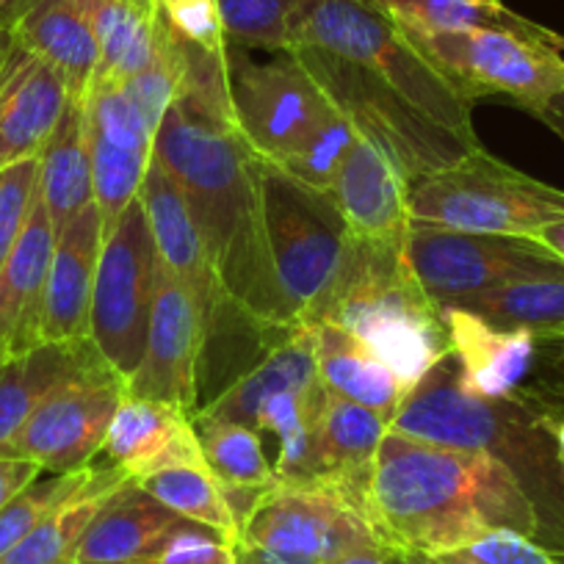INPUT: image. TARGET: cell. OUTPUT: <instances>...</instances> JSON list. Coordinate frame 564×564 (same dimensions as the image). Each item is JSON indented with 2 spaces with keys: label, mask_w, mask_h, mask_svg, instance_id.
<instances>
[{
  "label": "cell",
  "mask_w": 564,
  "mask_h": 564,
  "mask_svg": "<svg viewBox=\"0 0 564 564\" xmlns=\"http://www.w3.org/2000/svg\"><path fill=\"white\" fill-rule=\"evenodd\" d=\"M558 562H562V564H564V556H558Z\"/></svg>",
  "instance_id": "51"
},
{
  "label": "cell",
  "mask_w": 564,
  "mask_h": 564,
  "mask_svg": "<svg viewBox=\"0 0 564 564\" xmlns=\"http://www.w3.org/2000/svg\"><path fill=\"white\" fill-rule=\"evenodd\" d=\"M230 97L238 133L265 164L329 192L357 128L289 51L263 64L230 53Z\"/></svg>",
  "instance_id": "5"
},
{
  "label": "cell",
  "mask_w": 564,
  "mask_h": 564,
  "mask_svg": "<svg viewBox=\"0 0 564 564\" xmlns=\"http://www.w3.org/2000/svg\"><path fill=\"white\" fill-rule=\"evenodd\" d=\"M45 470L31 459L0 457V509L7 507L18 492H23L31 481H36Z\"/></svg>",
  "instance_id": "41"
},
{
  "label": "cell",
  "mask_w": 564,
  "mask_h": 564,
  "mask_svg": "<svg viewBox=\"0 0 564 564\" xmlns=\"http://www.w3.org/2000/svg\"><path fill=\"white\" fill-rule=\"evenodd\" d=\"M124 395V379L108 362L73 373L36 406L9 457L31 459L45 474L89 468L106 446V435Z\"/></svg>",
  "instance_id": "12"
},
{
  "label": "cell",
  "mask_w": 564,
  "mask_h": 564,
  "mask_svg": "<svg viewBox=\"0 0 564 564\" xmlns=\"http://www.w3.org/2000/svg\"><path fill=\"white\" fill-rule=\"evenodd\" d=\"M12 36L45 58L67 80L73 100L84 102L100 73V45L73 0H25Z\"/></svg>",
  "instance_id": "25"
},
{
  "label": "cell",
  "mask_w": 564,
  "mask_h": 564,
  "mask_svg": "<svg viewBox=\"0 0 564 564\" xmlns=\"http://www.w3.org/2000/svg\"><path fill=\"white\" fill-rule=\"evenodd\" d=\"M3 360H7V355H3V351H0V362H3Z\"/></svg>",
  "instance_id": "49"
},
{
  "label": "cell",
  "mask_w": 564,
  "mask_h": 564,
  "mask_svg": "<svg viewBox=\"0 0 564 564\" xmlns=\"http://www.w3.org/2000/svg\"><path fill=\"white\" fill-rule=\"evenodd\" d=\"M412 553L399 551V547L388 545V542H377V545L357 547V551L344 553L329 564H412Z\"/></svg>",
  "instance_id": "42"
},
{
  "label": "cell",
  "mask_w": 564,
  "mask_h": 564,
  "mask_svg": "<svg viewBox=\"0 0 564 564\" xmlns=\"http://www.w3.org/2000/svg\"><path fill=\"white\" fill-rule=\"evenodd\" d=\"M406 36L474 102L507 95L525 111H536L564 89V40L542 25L534 31L470 29Z\"/></svg>",
  "instance_id": "8"
},
{
  "label": "cell",
  "mask_w": 564,
  "mask_h": 564,
  "mask_svg": "<svg viewBox=\"0 0 564 564\" xmlns=\"http://www.w3.org/2000/svg\"><path fill=\"white\" fill-rule=\"evenodd\" d=\"M520 390H523V388H520ZM523 395L531 401V404H534L536 417H540V423H542V430H545L547 435H551L553 446H556L558 470H562V479H564V412H556V410H551V406L540 404V401L531 399V395L525 393V390H523Z\"/></svg>",
  "instance_id": "43"
},
{
  "label": "cell",
  "mask_w": 564,
  "mask_h": 564,
  "mask_svg": "<svg viewBox=\"0 0 564 564\" xmlns=\"http://www.w3.org/2000/svg\"><path fill=\"white\" fill-rule=\"evenodd\" d=\"M203 357L205 327L197 302L181 276L159 258L148 346L139 368L124 384L128 395L166 401L197 415Z\"/></svg>",
  "instance_id": "13"
},
{
  "label": "cell",
  "mask_w": 564,
  "mask_h": 564,
  "mask_svg": "<svg viewBox=\"0 0 564 564\" xmlns=\"http://www.w3.org/2000/svg\"><path fill=\"white\" fill-rule=\"evenodd\" d=\"M155 280L159 249L144 205L135 197L102 241L89 316V340L124 384L148 346Z\"/></svg>",
  "instance_id": "9"
},
{
  "label": "cell",
  "mask_w": 564,
  "mask_h": 564,
  "mask_svg": "<svg viewBox=\"0 0 564 564\" xmlns=\"http://www.w3.org/2000/svg\"><path fill=\"white\" fill-rule=\"evenodd\" d=\"M313 329V346H316V366L324 388L355 404L368 406L384 421H393L399 406L404 404V384L393 371L366 349L355 335L335 327L333 322L307 324Z\"/></svg>",
  "instance_id": "26"
},
{
  "label": "cell",
  "mask_w": 564,
  "mask_h": 564,
  "mask_svg": "<svg viewBox=\"0 0 564 564\" xmlns=\"http://www.w3.org/2000/svg\"><path fill=\"white\" fill-rule=\"evenodd\" d=\"M69 100L62 73L12 36L0 64V172L40 159Z\"/></svg>",
  "instance_id": "18"
},
{
  "label": "cell",
  "mask_w": 564,
  "mask_h": 564,
  "mask_svg": "<svg viewBox=\"0 0 564 564\" xmlns=\"http://www.w3.org/2000/svg\"><path fill=\"white\" fill-rule=\"evenodd\" d=\"M194 430L199 435L205 463L219 485L254 487V490H271L280 485L274 465L265 459L263 443L254 430L205 415H194Z\"/></svg>",
  "instance_id": "32"
},
{
  "label": "cell",
  "mask_w": 564,
  "mask_h": 564,
  "mask_svg": "<svg viewBox=\"0 0 564 564\" xmlns=\"http://www.w3.org/2000/svg\"><path fill=\"white\" fill-rule=\"evenodd\" d=\"M9 45H12V31L0 29V64H3V56H7Z\"/></svg>",
  "instance_id": "48"
},
{
  "label": "cell",
  "mask_w": 564,
  "mask_h": 564,
  "mask_svg": "<svg viewBox=\"0 0 564 564\" xmlns=\"http://www.w3.org/2000/svg\"><path fill=\"white\" fill-rule=\"evenodd\" d=\"M106 236L97 203L86 205L56 236L51 271H47L45 305H42V344H78L89 340L91 291L97 260Z\"/></svg>",
  "instance_id": "20"
},
{
  "label": "cell",
  "mask_w": 564,
  "mask_h": 564,
  "mask_svg": "<svg viewBox=\"0 0 564 564\" xmlns=\"http://www.w3.org/2000/svg\"><path fill=\"white\" fill-rule=\"evenodd\" d=\"M36 186H40V159L20 161L0 172V271L18 247L20 232L29 221Z\"/></svg>",
  "instance_id": "38"
},
{
  "label": "cell",
  "mask_w": 564,
  "mask_h": 564,
  "mask_svg": "<svg viewBox=\"0 0 564 564\" xmlns=\"http://www.w3.org/2000/svg\"><path fill=\"white\" fill-rule=\"evenodd\" d=\"M25 0H0V29L12 31L18 23L20 12H23Z\"/></svg>",
  "instance_id": "46"
},
{
  "label": "cell",
  "mask_w": 564,
  "mask_h": 564,
  "mask_svg": "<svg viewBox=\"0 0 564 564\" xmlns=\"http://www.w3.org/2000/svg\"><path fill=\"white\" fill-rule=\"evenodd\" d=\"M426 564H562L551 547L512 529H492L465 545L423 558Z\"/></svg>",
  "instance_id": "36"
},
{
  "label": "cell",
  "mask_w": 564,
  "mask_h": 564,
  "mask_svg": "<svg viewBox=\"0 0 564 564\" xmlns=\"http://www.w3.org/2000/svg\"><path fill=\"white\" fill-rule=\"evenodd\" d=\"M404 254L441 307L507 282L564 276V260L531 236H490L412 221Z\"/></svg>",
  "instance_id": "10"
},
{
  "label": "cell",
  "mask_w": 564,
  "mask_h": 564,
  "mask_svg": "<svg viewBox=\"0 0 564 564\" xmlns=\"http://www.w3.org/2000/svg\"><path fill=\"white\" fill-rule=\"evenodd\" d=\"M139 564H155V562H139Z\"/></svg>",
  "instance_id": "50"
},
{
  "label": "cell",
  "mask_w": 564,
  "mask_h": 564,
  "mask_svg": "<svg viewBox=\"0 0 564 564\" xmlns=\"http://www.w3.org/2000/svg\"><path fill=\"white\" fill-rule=\"evenodd\" d=\"M139 199L144 205V214H148L161 263L170 265L181 276V282L192 291L194 302H197L205 327V351H208L214 340L225 333L221 327H225L227 313L238 311L236 302L221 289L186 197L170 177V172L155 159L150 161L148 175L139 188Z\"/></svg>",
  "instance_id": "15"
},
{
  "label": "cell",
  "mask_w": 564,
  "mask_h": 564,
  "mask_svg": "<svg viewBox=\"0 0 564 564\" xmlns=\"http://www.w3.org/2000/svg\"><path fill=\"white\" fill-rule=\"evenodd\" d=\"M40 197L51 214L56 236L95 203L91 183V150L86 130V108L80 100H69L56 130L40 153Z\"/></svg>",
  "instance_id": "28"
},
{
  "label": "cell",
  "mask_w": 564,
  "mask_h": 564,
  "mask_svg": "<svg viewBox=\"0 0 564 564\" xmlns=\"http://www.w3.org/2000/svg\"><path fill=\"white\" fill-rule=\"evenodd\" d=\"M238 564H271V562H265L263 556H258V553H252V551H247V547L238 545Z\"/></svg>",
  "instance_id": "47"
},
{
  "label": "cell",
  "mask_w": 564,
  "mask_h": 564,
  "mask_svg": "<svg viewBox=\"0 0 564 564\" xmlns=\"http://www.w3.org/2000/svg\"><path fill=\"white\" fill-rule=\"evenodd\" d=\"M534 382L523 388L531 399L551 410L564 412V335L536 338L534 357Z\"/></svg>",
  "instance_id": "40"
},
{
  "label": "cell",
  "mask_w": 564,
  "mask_h": 564,
  "mask_svg": "<svg viewBox=\"0 0 564 564\" xmlns=\"http://www.w3.org/2000/svg\"><path fill=\"white\" fill-rule=\"evenodd\" d=\"M377 542L371 523L329 492L276 485L241 525L238 545L271 564H329Z\"/></svg>",
  "instance_id": "11"
},
{
  "label": "cell",
  "mask_w": 564,
  "mask_h": 564,
  "mask_svg": "<svg viewBox=\"0 0 564 564\" xmlns=\"http://www.w3.org/2000/svg\"><path fill=\"white\" fill-rule=\"evenodd\" d=\"M124 481H130V476L117 465H100L95 481L84 492L47 514L23 542H18L7 556L0 558V564H73L75 551L95 520L97 509Z\"/></svg>",
  "instance_id": "29"
},
{
  "label": "cell",
  "mask_w": 564,
  "mask_h": 564,
  "mask_svg": "<svg viewBox=\"0 0 564 564\" xmlns=\"http://www.w3.org/2000/svg\"><path fill=\"white\" fill-rule=\"evenodd\" d=\"M159 20L183 45L214 56H230L225 25L216 0H159Z\"/></svg>",
  "instance_id": "37"
},
{
  "label": "cell",
  "mask_w": 564,
  "mask_h": 564,
  "mask_svg": "<svg viewBox=\"0 0 564 564\" xmlns=\"http://www.w3.org/2000/svg\"><path fill=\"white\" fill-rule=\"evenodd\" d=\"M100 465L73 470V474H51L36 479L23 492L0 509V558L7 556L18 542H23L47 514L56 512L62 503L84 492L95 481Z\"/></svg>",
  "instance_id": "34"
},
{
  "label": "cell",
  "mask_w": 564,
  "mask_h": 564,
  "mask_svg": "<svg viewBox=\"0 0 564 564\" xmlns=\"http://www.w3.org/2000/svg\"><path fill=\"white\" fill-rule=\"evenodd\" d=\"M498 329H523L534 338L564 335V276H536L479 291L452 302Z\"/></svg>",
  "instance_id": "30"
},
{
  "label": "cell",
  "mask_w": 564,
  "mask_h": 564,
  "mask_svg": "<svg viewBox=\"0 0 564 564\" xmlns=\"http://www.w3.org/2000/svg\"><path fill=\"white\" fill-rule=\"evenodd\" d=\"M412 221L490 236H534L564 219V192L503 164L485 148L410 186Z\"/></svg>",
  "instance_id": "6"
},
{
  "label": "cell",
  "mask_w": 564,
  "mask_h": 564,
  "mask_svg": "<svg viewBox=\"0 0 564 564\" xmlns=\"http://www.w3.org/2000/svg\"><path fill=\"white\" fill-rule=\"evenodd\" d=\"M531 238H536L542 247H547L553 254H558V258L564 260V219L540 227V230H536Z\"/></svg>",
  "instance_id": "45"
},
{
  "label": "cell",
  "mask_w": 564,
  "mask_h": 564,
  "mask_svg": "<svg viewBox=\"0 0 564 564\" xmlns=\"http://www.w3.org/2000/svg\"><path fill=\"white\" fill-rule=\"evenodd\" d=\"M153 159L186 197L221 289L238 311L271 333L294 327L265 232L263 159L236 124L172 102L155 133Z\"/></svg>",
  "instance_id": "2"
},
{
  "label": "cell",
  "mask_w": 564,
  "mask_h": 564,
  "mask_svg": "<svg viewBox=\"0 0 564 564\" xmlns=\"http://www.w3.org/2000/svg\"><path fill=\"white\" fill-rule=\"evenodd\" d=\"M100 45L97 84H124L159 53V0H73Z\"/></svg>",
  "instance_id": "27"
},
{
  "label": "cell",
  "mask_w": 564,
  "mask_h": 564,
  "mask_svg": "<svg viewBox=\"0 0 564 564\" xmlns=\"http://www.w3.org/2000/svg\"><path fill=\"white\" fill-rule=\"evenodd\" d=\"M155 564H238V545L199 523L177 531L170 545L153 558Z\"/></svg>",
  "instance_id": "39"
},
{
  "label": "cell",
  "mask_w": 564,
  "mask_h": 564,
  "mask_svg": "<svg viewBox=\"0 0 564 564\" xmlns=\"http://www.w3.org/2000/svg\"><path fill=\"white\" fill-rule=\"evenodd\" d=\"M316 322H333L355 335L399 377L406 393L452 351L441 305L417 282L404 243L351 238L333 291L307 324Z\"/></svg>",
  "instance_id": "4"
},
{
  "label": "cell",
  "mask_w": 564,
  "mask_h": 564,
  "mask_svg": "<svg viewBox=\"0 0 564 564\" xmlns=\"http://www.w3.org/2000/svg\"><path fill=\"white\" fill-rule=\"evenodd\" d=\"M531 113H534L540 122H545L547 128H551L553 133L564 141V89L558 91V95H553L551 100L542 102V106Z\"/></svg>",
  "instance_id": "44"
},
{
  "label": "cell",
  "mask_w": 564,
  "mask_h": 564,
  "mask_svg": "<svg viewBox=\"0 0 564 564\" xmlns=\"http://www.w3.org/2000/svg\"><path fill=\"white\" fill-rule=\"evenodd\" d=\"M97 362L106 360L91 340L40 344L0 362V457H9L20 430L53 388Z\"/></svg>",
  "instance_id": "24"
},
{
  "label": "cell",
  "mask_w": 564,
  "mask_h": 564,
  "mask_svg": "<svg viewBox=\"0 0 564 564\" xmlns=\"http://www.w3.org/2000/svg\"><path fill=\"white\" fill-rule=\"evenodd\" d=\"M329 199L355 241L404 243L410 232V183L377 141L357 133L329 186Z\"/></svg>",
  "instance_id": "17"
},
{
  "label": "cell",
  "mask_w": 564,
  "mask_h": 564,
  "mask_svg": "<svg viewBox=\"0 0 564 564\" xmlns=\"http://www.w3.org/2000/svg\"><path fill=\"white\" fill-rule=\"evenodd\" d=\"M86 130L91 150L95 203L102 216V236L117 227L119 216L139 197L153 161L155 133L141 117L124 84H97L84 97Z\"/></svg>",
  "instance_id": "14"
},
{
  "label": "cell",
  "mask_w": 564,
  "mask_h": 564,
  "mask_svg": "<svg viewBox=\"0 0 564 564\" xmlns=\"http://www.w3.org/2000/svg\"><path fill=\"white\" fill-rule=\"evenodd\" d=\"M53 249L56 227L36 188L18 247L0 271V351L7 357L23 355L42 344V305Z\"/></svg>",
  "instance_id": "22"
},
{
  "label": "cell",
  "mask_w": 564,
  "mask_h": 564,
  "mask_svg": "<svg viewBox=\"0 0 564 564\" xmlns=\"http://www.w3.org/2000/svg\"><path fill=\"white\" fill-rule=\"evenodd\" d=\"M366 520L379 540L417 558L452 551L492 529L540 540L534 501L503 459L393 432L379 446Z\"/></svg>",
  "instance_id": "3"
},
{
  "label": "cell",
  "mask_w": 564,
  "mask_h": 564,
  "mask_svg": "<svg viewBox=\"0 0 564 564\" xmlns=\"http://www.w3.org/2000/svg\"><path fill=\"white\" fill-rule=\"evenodd\" d=\"M102 452L133 481L170 468H208L192 412L135 395L119 404Z\"/></svg>",
  "instance_id": "19"
},
{
  "label": "cell",
  "mask_w": 564,
  "mask_h": 564,
  "mask_svg": "<svg viewBox=\"0 0 564 564\" xmlns=\"http://www.w3.org/2000/svg\"><path fill=\"white\" fill-rule=\"evenodd\" d=\"M289 53L410 186L481 148L474 100L371 0H302Z\"/></svg>",
  "instance_id": "1"
},
{
  "label": "cell",
  "mask_w": 564,
  "mask_h": 564,
  "mask_svg": "<svg viewBox=\"0 0 564 564\" xmlns=\"http://www.w3.org/2000/svg\"><path fill=\"white\" fill-rule=\"evenodd\" d=\"M384 435L388 421L382 415L327 390L313 430L311 459L296 487L329 492L366 518L373 465Z\"/></svg>",
  "instance_id": "16"
},
{
  "label": "cell",
  "mask_w": 564,
  "mask_h": 564,
  "mask_svg": "<svg viewBox=\"0 0 564 564\" xmlns=\"http://www.w3.org/2000/svg\"><path fill=\"white\" fill-rule=\"evenodd\" d=\"M192 520L181 518L155 501L133 479L102 501L95 520L86 529L75 564H139L153 562L177 531Z\"/></svg>",
  "instance_id": "21"
},
{
  "label": "cell",
  "mask_w": 564,
  "mask_h": 564,
  "mask_svg": "<svg viewBox=\"0 0 564 564\" xmlns=\"http://www.w3.org/2000/svg\"><path fill=\"white\" fill-rule=\"evenodd\" d=\"M73 564H75V562H73Z\"/></svg>",
  "instance_id": "52"
},
{
  "label": "cell",
  "mask_w": 564,
  "mask_h": 564,
  "mask_svg": "<svg viewBox=\"0 0 564 564\" xmlns=\"http://www.w3.org/2000/svg\"><path fill=\"white\" fill-rule=\"evenodd\" d=\"M302 0H216L230 45L289 51Z\"/></svg>",
  "instance_id": "35"
},
{
  "label": "cell",
  "mask_w": 564,
  "mask_h": 564,
  "mask_svg": "<svg viewBox=\"0 0 564 564\" xmlns=\"http://www.w3.org/2000/svg\"><path fill=\"white\" fill-rule=\"evenodd\" d=\"M441 311L465 388L490 401L512 399L534 368V335L523 329H498L463 307L446 305Z\"/></svg>",
  "instance_id": "23"
},
{
  "label": "cell",
  "mask_w": 564,
  "mask_h": 564,
  "mask_svg": "<svg viewBox=\"0 0 564 564\" xmlns=\"http://www.w3.org/2000/svg\"><path fill=\"white\" fill-rule=\"evenodd\" d=\"M265 232L289 322L307 324L333 291L351 249V232L329 194L265 164L260 170Z\"/></svg>",
  "instance_id": "7"
},
{
  "label": "cell",
  "mask_w": 564,
  "mask_h": 564,
  "mask_svg": "<svg viewBox=\"0 0 564 564\" xmlns=\"http://www.w3.org/2000/svg\"><path fill=\"white\" fill-rule=\"evenodd\" d=\"M406 34H454L470 29H540L501 0H371Z\"/></svg>",
  "instance_id": "31"
},
{
  "label": "cell",
  "mask_w": 564,
  "mask_h": 564,
  "mask_svg": "<svg viewBox=\"0 0 564 564\" xmlns=\"http://www.w3.org/2000/svg\"><path fill=\"white\" fill-rule=\"evenodd\" d=\"M135 485L144 487L155 501H161L181 518L216 531L232 545L241 542V529L227 507L221 485L208 468H170L144 476Z\"/></svg>",
  "instance_id": "33"
}]
</instances>
